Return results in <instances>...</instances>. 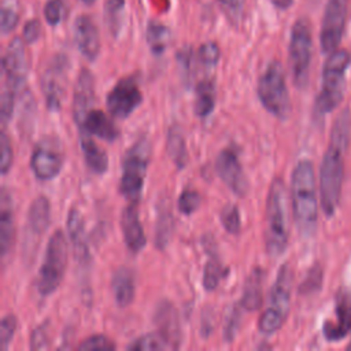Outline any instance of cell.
<instances>
[{
  "label": "cell",
  "mask_w": 351,
  "mask_h": 351,
  "mask_svg": "<svg viewBox=\"0 0 351 351\" xmlns=\"http://www.w3.org/2000/svg\"><path fill=\"white\" fill-rule=\"evenodd\" d=\"M351 132L350 111H343L335 121L330 141L324 154L319 167V197L324 213L330 217L335 214L340 197L344 180V152Z\"/></svg>",
  "instance_id": "6da1fadb"
},
{
  "label": "cell",
  "mask_w": 351,
  "mask_h": 351,
  "mask_svg": "<svg viewBox=\"0 0 351 351\" xmlns=\"http://www.w3.org/2000/svg\"><path fill=\"white\" fill-rule=\"evenodd\" d=\"M291 199L299 233L303 237L313 236L318 219V200L314 166L307 159L298 162L292 171Z\"/></svg>",
  "instance_id": "7a4b0ae2"
},
{
  "label": "cell",
  "mask_w": 351,
  "mask_h": 351,
  "mask_svg": "<svg viewBox=\"0 0 351 351\" xmlns=\"http://www.w3.org/2000/svg\"><path fill=\"white\" fill-rule=\"evenodd\" d=\"M289 239V208L288 191L284 181L277 177L271 181L266 202V230L265 243L267 254L280 256Z\"/></svg>",
  "instance_id": "3957f363"
},
{
  "label": "cell",
  "mask_w": 351,
  "mask_h": 351,
  "mask_svg": "<svg viewBox=\"0 0 351 351\" xmlns=\"http://www.w3.org/2000/svg\"><path fill=\"white\" fill-rule=\"evenodd\" d=\"M351 64V55L346 49L329 53L322 69V85L315 100V112L329 114L343 100L346 90V75Z\"/></svg>",
  "instance_id": "277c9868"
},
{
  "label": "cell",
  "mask_w": 351,
  "mask_h": 351,
  "mask_svg": "<svg viewBox=\"0 0 351 351\" xmlns=\"http://www.w3.org/2000/svg\"><path fill=\"white\" fill-rule=\"evenodd\" d=\"M149 154V143L143 137L136 141L123 155L119 192L130 203H137L141 196Z\"/></svg>",
  "instance_id": "5b68a950"
},
{
  "label": "cell",
  "mask_w": 351,
  "mask_h": 351,
  "mask_svg": "<svg viewBox=\"0 0 351 351\" xmlns=\"http://www.w3.org/2000/svg\"><path fill=\"white\" fill-rule=\"evenodd\" d=\"M66 265L67 243L63 232L58 229L52 233L47 243L44 259L36 280V287L41 296H48L59 288L63 280Z\"/></svg>",
  "instance_id": "8992f818"
},
{
  "label": "cell",
  "mask_w": 351,
  "mask_h": 351,
  "mask_svg": "<svg viewBox=\"0 0 351 351\" xmlns=\"http://www.w3.org/2000/svg\"><path fill=\"white\" fill-rule=\"evenodd\" d=\"M258 97L262 106L278 119H287L291 114V99L285 82L284 69L280 62H271L258 82Z\"/></svg>",
  "instance_id": "52a82bcc"
},
{
  "label": "cell",
  "mask_w": 351,
  "mask_h": 351,
  "mask_svg": "<svg viewBox=\"0 0 351 351\" xmlns=\"http://www.w3.org/2000/svg\"><path fill=\"white\" fill-rule=\"evenodd\" d=\"M291 288H292V271L285 263L280 267L277 278L273 284L269 298V306L259 318L258 328L265 335L277 332L287 319L291 304Z\"/></svg>",
  "instance_id": "ba28073f"
},
{
  "label": "cell",
  "mask_w": 351,
  "mask_h": 351,
  "mask_svg": "<svg viewBox=\"0 0 351 351\" xmlns=\"http://www.w3.org/2000/svg\"><path fill=\"white\" fill-rule=\"evenodd\" d=\"M311 49L313 40L310 25L306 19H299L292 27L289 40V67L293 84L299 89H304L308 82Z\"/></svg>",
  "instance_id": "9c48e42d"
},
{
  "label": "cell",
  "mask_w": 351,
  "mask_h": 351,
  "mask_svg": "<svg viewBox=\"0 0 351 351\" xmlns=\"http://www.w3.org/2000/svg\"><path fill=\"white\" fill-rule=\"evenodd\" d=\"M347 4L348 0H328L326 3L319 34L321 49L325 53L336 51L341 41L347 16Z\"/></svg>",
  "instance_id": "30bf717a"
},
{
  "label": "cell",
  "mask_w": 351,
  "mask_h": 351,
  "mask_svg": "<svg viewBox=\"0 0 351 351\" xmlns=\"http://www.w3.org/2000/svg\"><path fill=\"white\" fill-rule=\"evenodd\" d=\"M27 63L23 43L19 37H15L7 47L3 56V73H4V88L3 92L16 97L18 90L22 88L26 80Z\"/></svg>",
  "instance_id": "8fae6325"
},
{
  "label": "cell",
  "mask_w": 351,
  "mask_h": 351,
  "mask_svg": "<svg viewBox=\"0 0 351 351\" xmlns=\"http://www.w3.org/2000/svg\"><path fill=\"white\" fill-rule=\"evenodd\" d=\"M143 101V93L138 89L134 78L128 77L117 82L108 92L106 106L108 112L118 119L128 118Z\"/></svg>",
  "instance_id": "7c38bea8"
},
{
  "label": "cell",
  "mask_w": 351,
  "mask_h": 351,
  "mask_svg": "<svg viewBox=\"0 0 351 351\" xmlns=\"http://www.w3.org/2000/svg\"><path fill=\"white\" fill-rule=\"evenodd\" d=\"M217 173L226 186L237 196H245L248 191V180L243 171L237 155L232 149H222L215 162Z\"/></svg>",
  "instance_id": "4fadbf2b"
},
{
  "label": "cell",
  "mask_w": 351,
  "mask_h": 351,
  "mask_svg": "<svg viewBox=\"0 0 351 351\" xmlns=\"http://www.w3.org/2000/svg\"><path fill=\"white\" fill-rule=\"evenodd\" d=\"M322 332L326 340L339 341L351 332V291L343 289L337 293L335 302L333 319L325 321Z\"/></svg>",
  "instance_id": "5bb4252c"
},
{
  "label": "cell",
  "mask_w": 351,
  "mask_h": 351,
  "mask_svg": "<svg viewBox=\"0 0 351 351\" xmlns=\"http://www.w3.org/2000/svg\"><path fill=\"white\" fill-rule=\"evenodd\" d=\"M63 165V156L59 151L48 144H40L33 149L30 158V167L38 180L55 178Z\"/></svg>",
  "instance_id": "9a60e30c"
},
{
  "label": "cell",
  "mask_w": 351,
  "mask_h": 351,
  "mask_svg": "<svg viewBox=\"0 0 351 351\" xmlns=\"http://www.w3.org/2000/svg\"><path fill=\"white\" fill-rule=\"evenodd\" d=\"M80 133L93 134L106 141H114L119 136V130L117 125L111 121V118L103 112L101 110L90 108L85 117L77 123Z\"/></svg>",
  "instance_id": "2e32d148"
},
{
  "label": "cell",
  "mask_w": 351,
  "mask_h": 351,
  "mask_svg": "<svg viewBox=\"0 0 351 351\" xmlns=\"http://www.w3.org/2000/svg\"><path fill=\"white\" fill-rule=\"evenodd\" d=\"M74 37L80 52L89 60L96 59L100 49V40L96 25L89 16L81 15L77 18L74 23Z\"/></svg>",
  "instance_id": "e0dca14e"
},
{
  "label": "cell",
  "mask_w": 351,
  "mask_h": 351,
  "mask_svg": "<svg viewBox=\"0 0 351 351\" xmlns=\"http://www.w3.org/2000/svg\"><path fill=\"white\" fill-rule=\"evenodd\" d=\"M121 228L123 233V240L132 252L136 254L145 247L147 239L138 219V211L136 208V203H130L123 210L121 215Z\"/></svg>",
  "instance_id": "ac0fdd59"
},
{
  "label": "cell",
  "mask_w": 351,
  "mask_h": 351,
  "mask_svg": "<svg viewBox=\"0 0 351 351\" xmlns=\"http://www.w3.org/2000/svg\"><path fill=\"white\" fill-rule=\"evenodd\" d=\"M67 232L73 244L75 259L80 265H86L90 259V254L85 236L84 218L77 208H71L67 214Z\"/></svg>",
  "instance_id": "d6986e66"
},
{
  "label": "cell",
  "mask_w": 351,
  "mask_h": 351,
  "mask_svg": "<svg viewBox=\"0 0 351 351\" xmlns=\"http://www.w3.org/2000/svg\"><path fill=\"white\" fill-rule=\"evenodd\" d=\"M93 77L89 70H81L75 89H74V100H73V112H74V119L75 123H78L85 114L92 108L93 103Z\"/></svg>",
  "instance_id": "ffe728a7"
},
{
  "label": "cell",
  "mask_w": 351,
  "mask_h": 351,
  "mask_svg": "<svg viewBox=\"0 0 351 351\" xmlns=\"http://www.w3.org/2000/svg\"><path fill=\"white\" fill-rule=\"evenodd\" d=\"M14 207L12 199L5 188L1 189V203H0V252L3 259L10 252L14 243Z\"/></svg>",
  "instance_id": "44dd1931"
},
{
  "label": "cell",
  "mask_w": 351,
  "mask_h": 351,
  "mask_svg": "<svg viewBox=\"0 0 351 351\" xmlns=\"http://www.w3.org/2000/svg\"><path fill=\"white\" fill-rule=\"evenodd\" d=\"M43 93L47 101V107L51 111H58L60 108L63 89V67L62 64H53L49 67L43 77Z\"/></svg>",
  "instance_id": "7402d4cb"
},
{
  "label": "cell",
  "mask_w": 351,
  "mask_h": 351,
  "mask_svg": "<svg viewBox=\"0 0 351 351\" xmlns=\"http://www.w3.org/2000/svg\"><path fill=\"white\" fill-rule=\"evenodd\" d=\"M155 322L159 328V333L170 343V346L173 348L178 347L180 326H178L176 310L170 303L163 302L162 304L158 306L155 313Z\"/></svg>",
  "instance_id": "603a6c76"
},
{
  "label": "cell",
  "mask_w": 351,
  "mask_h": 351,
  "mask_svg": "<svg viewBox=\"0 0 351 351\" xmlns=\"http://www.w3.org/2000/svg\"><path fill=\"white\" fill-rule=\"evenodd\" d=\"M111 288L119 307H128L134 298V274L129 267H119L111 278Z\"/></svg>",
  "instance_id": "cb8c5ba5"
},
{
  "label": "cell",
  "mask_w": 351,
  "mask_h": 351,
  "mask_svg": "<svg viewBox=\"0 0 351 351\" xmlns=\"http://www.w3.org/2000/svg\"><path fill=\"white\" fill-rule=\"evenodd\" d=\"M51 206L45 196H38L30 204L27 211V232L33 236H41L49 226Z\"/></svg>",
  "instance_id": "d4e9b609"
},
{
  "label": "cell",
  "mask_w": 351,
  "mask_h": 351,
  "mask_svg": "<svg viewBox=\"0 0 351 351\" xmlns=\"http://www.w3.org/2000/svg\"><path fill=\"white\" fill-rule=\"evenodd\" d=\"M80 144L88 167L96 174L106 173L108 167V158L104 149L97 145L88 133H80Z\"/></svg>",
  "instance_id": "484cf974"
},
{
  "label": "cell",
  "mask_w": 351,
  "mask_h": 351,
  "mask_svg": "<svg viewBox=\"0 0 351 351\" xmlns=\"http://www.w3.org/2000/svg\"><path fill=\"white\" fill-rule=\"evenodd\" d=\"M263 278H265V273L262 269L255 267L250 277L245 281L244 285V291H243V296L240 300V306L247 310V311H252V310H258L262 304V284H263Z\"/></svg>",
  "instance_id": "4316f807"
},
{
  "label": "cell",
  "mask_w": 351,
  "mask_h": 351,
  "mask_svg": "<svg viewBox=\"0 0 351 351\" xmlns=\"http://www.w3.org/2000/svg\"><path fill=\"white\" fill-rule=\"evenodd\" d=\"M166 149H167L170 159L177 166V169H184L186 166L188 151H186V145H185V137H184L181 128L176 123L167 132Z\"/></svg>",
  "instance_id": "83f0119b"
},
{
  "label": "cell",
  "mask_w": 351,
  "mask_h": 351,
  "mask_svg": "<svg viewBox=\"0 0 351 351\" xmlns=\"http://www.w3.org/2000/svg\"><path fill=\"white\" fill-rule=\"evenodd\" d=\"M215 89L214 82L211 80H203L196 86V101H195V112L196 115L204 118L207 117L215 103Z\"/></svg>",
  "instance_id": "f1b7e54d"
},
{
  "label": "cell",
  "mask_w": 351,
  "mask_h": 351,
  "mask_svg": "<svg viewBox=\"0 0 351 351\" xmlns=\"http://www.w3.org/2000/svg\"><path fill=\"white\" fill-rule=\"evenodd\" d=\"M173 229H174V221L170 211L167 208H162L158 215L156 226H155V244L159 250L166 248L173 234Z\"/></svg>",
  "instance_id": "f546056e"
},
{
  "label": "cell",
  "mask_w": 351,
  "mask_h": 351,
  "mask_svg": "<svg viewBox=\"0 0 351 351\" xmlns=\"http://www.w3.org/2000/svg\"><path fill=\"white\" fill-rule=\"evenodd\" d=\"M147 41L151 47V51L154 53L159 55L166 49V47L170 41V32L163 25L151 23L147 30Z\"/></svg>",
  "instance_id": "4dcf8cb0"
},
{
  "label": "cell",
  "mask_w": 351,
  "mask_h": 351,
  "mask_svg": "<svg viewBox=\"0 0 351 351\" xmlns=\"http://www.w3.org/2000/svg\"><path fill=\"white\" fill-rule=\"evenodd\" d=\"M130 350H166V348H173L170 343L160 335V333H147L143 335L141 337L136 339L132 344L128 346Z\"/></svg>",
  "instance_id": "1f68e13d"
},
{
  "label": "cell",
  "mask_w": 351,
  "mask_h": 351,
  "mask_svg": "<svg viewBox=\"0 0 351 351\" xmlns=\"http://www.w3.org/2000/svg\"><path fill=\"white\" fill-rule=\"evenodd\" d=\"M226 269L219 263L217 258H211L207 261L203 274V285L207 291H213L218 287L221 278L225 276Z\"/></svg>",
  "instance_id": "d6a6232c"
},
{
  "label": "cell",
  "mask_w": 351,
  "mask_h": 351,
  "mask_svg": "<svg viewBox=\"0 0 351 351\" xmlns=\"http://www.w3.org/2000/svg\"><path fill=\"white\" fill-rule=\"evenodd\" d=\"M104 12H106V22L108 29H111V32L117 34L122 25L123 0H107Z\"/></svg>",
  "instance_id": "836d02e7"
},
{
  "label": "cell",
  "mask_w": 351,
  "mask_h": 351,
  "mask_svg": "<svg viewBox=\"0 0 351 351\" xmlns=\"http://www.w3.org/2000/svg\"><path fill=\"white\" fill-rule=\"evenodd\" d=\"M221 222H222L223 228L226 229V232H229L232 234H237L240 232L241 222H240L239 208L236 204H228L222 208Z\"/></svg>",
  "instance_id": "e575fe53"
},
{
  "label": "cell",
  "mask_w": 351,
  "mask_h": 351,
  "mask_svg": "<svg viewBox=\"0 0 351 351\" xmlns=\"http://www.w3.org/2000/svg\"><path fill=\"white\" fill-rule=\"evenodd\" d=\"M197 58L199 62L207 67V69H213L215 67V64L219 60V48L215 43H206L199 48L197 52Z\"/></svg>",
  "instance_id": "d590c367"
},
{
  "label": "cell",
  "mask_w": 351,
  "mask_h": 351,
  "mask_svg": "<svg viewBox=\"0 0 351 351\" xmlns=\"http://www.w3.org/2000/svg\"><path fill=\"white\" fill-rule=\"evenodd\" d=\"M200 206V195L193 189H185L178 197V210L182 214H192Z\"/></svg>",
  "instance_id": "8d00e7d4"
},
{
  "label": "cell",
  "mask_w": 351,
  "mask_h": 351,
  "mask_svg": "<svg viewBox=\"0 0 351 351\" xmlns=\"http://www.w3.org/2000/svg\"><path fill=\"white\" fill-rule=\"evenodd\" d=\"M16 329V319L14 315H5L0 325V350L5 351L14 337Z\"/></svg>",
  "instance_id": "74e56055"
},
{
  "label": "cell",
  "mask_w": 351,
  "mask_h": 351,
  "mask_svg": "<svg viewBox=\"0 0 351 351\" xmlns=\"http://www.w3.org/2000/svg\"><path fill=\"white\" fill-rule=\"evenodd\" d=\"M0 152H1V159H0L1 174L5 176L12 166V147L10 143V137L4 130L1 132V137H0Z\"/></svg>",
  "instance_id": "f35d334b"
},
{
  "label": "cell",
  "mask_w": 351,
  "mask_h": 351,
  "mask_svg": "<svg viewBox=\"0 0 351 351\" xmlns=\"http://www.w3.org/2000/svg\"><path fill=\"white\" fill-rule=\"evenodd\" d=\"M114 348H115V344L108 337H106L103 335L90 336V337L85 339L78 346V350H86V351H90V350H114Z\"/></svg>",
  "instance_id": "ab89813d"
},
{
  "label": "cell",
  "mask_w": 351,
  "mask_h": 351,
  "mask_svg": "<svg viewBox=\"0 0 351 351\" xmlns=\"http://www.w3.org/2000/svg\"><path fill=\"white\" fill-rule=\"evenodd\" d=\"M240 308L239 307H233L229 313V315L226 317V322H225V329H223V337L226 341H232L233 337L236 336L239 326H240Z\"/></svg>",
  "instance_id": "60d3db41"
},
{
  "label": "cell",
  "mask_w": 351,
  "mask_h": 351,
  "mask_svg": "<svg viewBox=\"0 0 351 351\" xmlns=\"http://www.w3.org/2000/svg\"><path fill=\"white\" fill-rule=\"evenodd\" d=\"M63 11H64V7L62 0H49L44 8V15L47 22L49 25H58L63 16Z\"/></svg>",
  "instance_id": "b9f144b4"
},
{
  "label": "cell",
  "mask_w": 351,
  "mask_h": 351,
  "mask_svg": "<svg viewBox=\"0 0 351 351\" xmlns=\"http://www.w3.org/2000/svg\"><path fill=\"white\" fill-rule=\"evenodd\" d=\"M48 336H47V329L44 325L36 328L32 332V337H30V348L32 350H44L48 348Z\"/></svg>",
  "instance_id": "7bdbcfd3"
},
{
  "label": "cell",
  "mask_w": 351,
  "mask_h": 351,
  "mask_svg": "<svg viewBox=\"0 0 351 351\" xmlns=\"http://www.w3.org/2000/svg\"><path fill=\"white\" fill-rule=\"evenodd\" d=\"M18 22V14L14 11V8L4 5L1 10V30L3 33H7L15 27Z\"/></svg>",
  "instance_id": "ee69618b"
},
{
  "label": "cell",
  "mask_w": 351,
  "mask_h": 351,
  "mask_svg": "<svg viewBox=\"0 0 351 351\" xmlns=\"http://www.w3.org/2000/svg\"><path fill=\"white\" fill-rule=\"evenodd\" d=\"M40 36V23L38 21H30L25 25L23 29V40L26 43H33Z\"/></svg>",
  "instance_id": "f6af8a7d"
},
{
  "label": "cell",
  "mask_w": 351,
  "mask_h": 351,
  "mask_svg": "<svg viewBox=\"0 0 351 351\" xmlns=\"http://www.w3.org/2000/svg\"><path fill=\"white\" fill-rule=\"evenodd\" d=\"M270 1H271L276 7L285 10V8H288V7L292 4L293 0H270Z\"/></svg>",
  "instance_id": "bcb514c9"
},
{
  "label": "cell",
  "mask_w": 351,
  "mask_h": 351,
  "mask_svg": "<svg viewBox=\"0 0 351 351\" xmlns=\"http://www.w3.org/2000/svg\"><path fill=\"white\" fill-rule=\"evenodd\" d=\"M223 5H226V7H234L237 3H239V0H219Z\"/></svg>",
  "instance_id": "7dc6e473"
},
{
  "label": "cell",
  "mask_w": 351,
  "mask_h": 351,
  "mask_svg": "<svg viewBox=\"0 0 351 351\" xmlns=\"http://www.w3.org/2000/svg\"><path fill=\"white\" fill-rule=\"evenodd\" d=\"M81 1H84V3H92L93 0H81Z\"/></svg>",
  "instance_id": "c3c4849f"
}]
</instances>
